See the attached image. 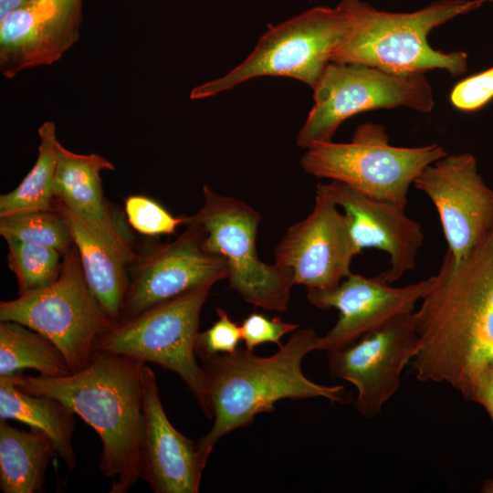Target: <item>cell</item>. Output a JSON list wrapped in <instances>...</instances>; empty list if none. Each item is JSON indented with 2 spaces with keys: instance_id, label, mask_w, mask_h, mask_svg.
Segmentation results:
<instances>
[{
  "instance_id": "f546056e",
  "label": "cell",
  "mask_w": 493,
  "mask_h": 493,
  "mask_svg": "<svg viewBox=\"0 0 493 493\" xmlns=\"http://www.w3.org/2000/svg\"><path fill=\"white\" fill-rule=\"evenodd\" d=\"M298 329V324L283 321L279 317L269 319L259 313H251L240 325L242 341L246 349L251 351L257 346L267 342L276 343L280 347L281 338Z\"/></svg>"
},
{
  "instance_id": "5bb4252c",
  "label": "cell",
  "mask_w": 493,
  "mask_h": 493,
  "mask_svg": "<svg viewBox=\"0 0 493 493\" xmlns=\"http://www.w3.org/2000/svg\"><path fill=\"white\" fill-rule=\"evenodd\" d=\"M418 342L412 313L328 351L329 372L356 388L354 406L360 414L376 417L398 391L403 371L416 354Z\"/></svg>"
},
{
  "instance_id": "cb8c5ba5",
  "label": "cell",
  "mask_w": 493,
  "mask_h": 493,
  "mask_svg": "<svg viewBox=\"0 0 493 493\" xmlns=\"http://www.w3.org/2000/svg\"><path fill=\"white\" fill-rule=\"evenodd\" d=\"M34 369L42 376L71 373L59 349L44 335L16 322L0 323V377Z\"/></svg>"
},
{
  "instance_id": "4dcf8cb0",
  "label": "cell",
  "mask_w": 493,
  "mask_h": 493,
  "mask_svg": "<svg viewBox=\"0 0 493 493\" xmlns=\"http://www.w3.org/2000/svg\"><path fill=\"white\" fill-rule=\"evenodd\" d=\"M469 401L483 406L493 423V362L487 364L480 372L471 391Z\"/></svg>"
},
{
  "instance_id": "e0dca14e",
  "label": "cell",
  "mask_w": 493,
  "mask_h": 493,
  "mask_svg": "<svg viewBox=\"0 0 493 493\" xmlns=\"http://www.w3.org/2000/svg\"><path fill=\"white\" fill-rule=\"evenodd\" d=\"M316 190L343 210L360 252L375 248L389 255L390 267L381 273L387 283L415 267L425 236L421 225L405 214L404 207L367 196L340 181L318 184Z\"/></svg>"
},
{
  "instance_id": "5b68a950",
  "label": "cell",
  "mask_w": 493,
  "mask_h": 493,
  "mask_svg": "<svg viewBox=\"0 0 493 493\" xmlns=\"http://www.w3.org/2000/svg\"><path fill=\"white\" fill-rule=\"evenodd\" d=\"M350 27V16L341 3L334 8L316 6L270 26L241 64L194 88L190 98L213 97L265 76L291 78L314 89Z\"/></svg>"
},
{
  "instance_id": "2e32d148",
  "label": "cell",
  "mask_w": 493,
  "mask_h": 493,
  "mask_svg": "<svg viewBox=\"0 0 493 493\" xmlns=\"http://www.w3.org/2000/svg\"><path fill=\"white\" fill-rule=\"evenodd\" d=\"M83 0H32L0 19V71L50 65L78 41Z\"/></svg>"
},
{
  "instance_id": "ffe728a7",
  "label": "cell",
  "mask_w": 493,
  "mask_h": 493,
  "mask_svg": "<svg viewBox=\"0 0 493 493\" xmlns=\"http://www.w3.org/2000/svg\"><path fill=\"white\" fill-rule=\"evenodd\" d=\"M54 206L65 217L79 252L86 281L103 309L121 320L129 289L131 262L102 235L61 203Z\"/></svg>"
},
{
  "instance_id": "8fae6325",
  "label": "cell",
  "mask_w": 493,
  "mask_h": 493,
  "mask_svg": "<svg viewBox=\"0 0 493 493\" xmlns=\"http://www.w3.org/2000/svg\"><path fill=\"white\" fill-rule=\"evenodd\" d=\"M185 226V230L173 241L152 246L142 255H137L131 263L121 320L205 282L227 278L226 260L204 247V227L192 215L186 216Z\"/></svg>"
},
{
  "instance_id": "7c38bea8",
  "label": "cell",
  "mask_w": 493,
  "mask_h": 493,
  "mask_svg": "<svg viewBox=\"0 0 493 493\" xmlns=\"http://www.w3.org/2000/svg\"><path fill=\"white\" fill-rule=\"evenodd\" d=\"M414 186L435 205L455 264L464 259L493 226V190L468 152L442 157L426 166Z\"/></svg>"
},
{
  "instance_id": "9c48e42d",
  "label": "cell",
  "mask_w": 493,
  "mask_h": 493,
  "mask_svg": "<svg viewBox=\"0 0 493 493\" xmlns=\"http://www.w3.org/2000/svg\"><path fill=\"white\" fill-rule=\"evenodd\" d=\"M312 89L313 106L296 138L306 150L332 142L344 121L363 111L406 107L429 113L435 106L424 73H393L359 63H330Z\"/></svg>"
},
{
  "instance_id": "277c9868",
  "label": "cell",
  "mask_w": 493,
  "mask_h": 493,
  "mask_svg": "<svg viewBox=\"0 0 493 493\" xmlns=\"http://www.w3.org/2000/svg\"><path fill=\"white\" fill-rule=\"evenodd\" d=\"M493 0H441L412 13L379 11L360 0H341L351 18L348 35L331 62L359 63L401 74L444 69L464 74L467 54L444 53L427 41L431 30Z\"/></svg>"
},
{
  "instance_id": "7a4b0ae2",
  "label": "cell",
  "mask_w": 493,
  "mask_h": 493,
  "mask_svg": "<svg viewBox=\"0 0 493 493\" xmlns=\"http://www.w3.org/2000/svg\"><path fill=\"white\" fill-rule=\"evenodd\" d=\"M146 363L97 351L82 370L59 377L16 373L22 392L54 397L80 416L102 443L100 468L110 493H125L141 475L143 435L142 370Z\"/></svg>"
},
{
  "instance_id": "1f68e13d",
  "label": "cell",
  "mask_w": 493,
  "mask_h": 493,
  "mask_svg": "<svg viewBox=\"0 0 493 493\" xmlns=\"http://www.w3.org/2000/svg\"><path fill=\"white\" fill-rule=\"evenodd\" d=\"M32 0H0V19Z\"/></svg>"
},
{
  "instance_id": "83f0119b",
  "label": "cell",
  "mask_w": 493,
  "mask_h": 493,
  "mask_svg": "<svg viewBox=\"0 0 493 493\" xmlns=\"http://www.w3.org/2000/svg\"><path fill=\"white\" fill-rule=\"evenodd\" d=\"M217 320L196 338L195 351L201 360L217 354H231L238 349L242 341L240 326L234 322L227 312L216 309Z\"/></svg>"
},
{
  "instance_id": "44dd1931",
  "label": "cell",
  "mask_w": 493,
  "mask_h": 493,
  "mask_svg": "<svg viewBox=\"0 0 493 493\" xmlns=\"http://www.w3.org/2000/svg\"><path fill=\"white\" fill-rule=\"evenodd\" d=\"M75 414L61 401L22 392L9 377H0V419H15L47 434L68 471L77 465L72 446Z\"/></svg>"
},
{
  "instance_id": "ac0fdd59",
  "label": "cell",
  "mask_w": 493,
  "mask_h": 493,
  "mask_svg": "<svg viewBox=\"0 0 493 493\" xmlns=\"http://www.w3.org/2000/svg\"><path fill=\"white\" fill-rule=\"evenodd\" d=\"M143 435L140 478L155 493H197L210 452L199 439L182 435L163 407L156 376L146 364L142 370Z\"/></svg>"
},
{
  "instance_id": "30bf717a",
  "label": "cell",
  "mask_w": 493,
  "mask_h": 493,
  "mask_svg": "<svg viewBox=\"0 0 493 493\" xmlns=\"http://www.w3.org/2000/svg\"><path fill=\"white\" fill-rule=\"evenodd\" d=\"M204 204L193 215L205 231L204 247L222 257L228 267L229 288L266 310L284 312L294 285L291 270L263 262L256 238L260 214L244 201L203 186Z\"/></svg>"
},
{
  "instance_id": "52a82bcc",
  "label": "cell",
  "mask_w": 493,
  "mask_h": 493,
  "mask_svg": "<svg viewBox=\"0 0 493 493\" xmlns=\"http://www.w3.org/2000/svg\"><path fill=\"white\" fill-rule=\"evenodd\" d=\"M0 321L22 324L49 339L71 373L89 364L98 342L116 323L91 292L74 244L53 283L0 302Z\"/></svg>"
},
{
  "instance_id": "8992f818",
  "label": "cell",
  "mask_w": 493,
  "mask_h": 493,
  "mask_svg": "<svg viewBox=\"0 0 493 493\" xmlns=\"http://www.w3.org/2000/svg\"><path fill=\"white\" fill-rule=\"evenodd\" d=\"M443 146L398 147L383 126L357 127L350 142H326L306 150L302 169L318 178L342 182L363 194L405 208L408 193L423 170L446 156Z\"/></svg>"
},
{
  "instance_id": "4316f807",
  "label": "cell",
  "mask_w": 493,
  "mask_h": 493,
  "mask_svg": "<svg viewBox=\"0 0 493 493\" xmlns=\"http://www.w3.org/2000/svg\"><path fill=\"white\" fill-rule=\"evenodd\" d=\"M124 209L132 228L146 236L174 234L180 225H186V216H174L159 203L144 195L129 196Z\"/></svg>"
},
{
  "instance_id": "d4e9b609",
  "label": "cell",
  "mask_w": 493,
  "mask_h": 493,
  "mask_svg": "<svg viewBox=\"0 0 493 493\" xmlns=\"http://www.w3.org/2000/svg\"><path fill=\"white\" fill-rule=\"evenodd\" d=\"M0 235L5 240H18L51 247L64 256L74 242L60 211L51 209L0 216Z\"/></svg>"
},
{
  "instance_id": "9a60e30c",
  "label": "cell",
  "mask_w": 493,
  "mask_h": 493,
  "mask_svg": "<svg viewBox=\"0 0 493 493\" xmlns=\"http://www.w3.org/2000/svg\"><path fill=\"white\" fill-rule=\"evenodd\" d=\"M429 278L393 287L383 277L351 273L330 290H308L309 302L320 309H336L339 319L323 336L318 350L331 351L348 346L393 321L412 314L424 296Z\"/></svg>"
},
{
  "instance_id": "d6986e66",
  "label": "cell",
  "mask_w": 493,
  "mask_h": 493,
  "mask_svg": "<svg viewBox=\"0 0 493 493\" xmlns=\"http://www.w3.org/2000/svg\"><path fill=\"white\" fill-rule=\"evenodd\" d=\"M114 165L97 153L61 149L54 182V200L61 203L111 243L130 262L137 257L125 224L109 207L100 173Z\"/></svg>"
},
{
  "instance_id": "4fadbf2b",
  "label": "cell",
  "mask_w": 493,
  "mask_h": 493,
  "mask_svg": "<svg viewBox=\"0 0 493 493\" xmlns=\"http://www.w3.org/2000/svg\"><path fill=\"white\" fill-rule=\"evenodd\" d=\"M275 263L292 271L294 285L330 290L352 272L356 247L344 213L316 190L312 211L290 226L274 249Z\"/></svg>"
},
{
  "instance_id": "ba28073f",
  "label": "cell",
  "mask_w": 493,
  "mask_h": 493,
  "mask_svg": "<svg viewBox=\"0 0 493 493\" xmlns=\"http://www.w3.org/2000/svg\"><path fill=\"white\" fill-rule=\"evenodd\" d=\"M205 282L182 295L116 322L100 340L97 351L152 362L176 373L212 419L203 366L196 360L195 343L201 310L213 285Z\"/></svg>"
},
{
  "instance_id": "f1b7e54d",
  "label": "cell",
  "mask_w": 493,
  "mask_h": 493,
  "mask_svg": "<svg viewBox=\"0 0 493 493\" xmlns=\"http://www.w3.org/2000/svg\"><path fill=\"white\" fill-rule=\"evenodd\" d=\"M450 102L461 111H475L493 100V67L457 82L450 92Z\"/></svg>"
},
{
  "instance_id": "d6a6232c",
  "label": "cell",
  "mask_w": 493,
  "mask_h": 493,
  "mask_svg": "<svg viewBox=\"0 0 493 493\" xmlns=\"http://www.w3.org/2000/svg\"><path fill=\"white\" fill-rule=\"evenodd\" d=\"M481 492L483 493H493V479H489L484 482Z\"/></svg>"
},
{
  "instance_id": "603a6c76",
  "label": "cell",
  "mask_w": 493,
  "mask_h": 493,
  "mask_svg": "<svg viewBox=\"0 0 493 493\" xmlns=\"http://www.w3.org/2000/svg\"><path fill=\"white\" fill-rule=\"evenodd\" d=\"M38 136L37 161L18 186L1 194L0 216L54 207L55 175L63 145L52 121H47L38 128Z\"/></svg>"
},
{
  "instance_id": "6da1fadb",
  "label": "cell",
  "mask_w": 493,
  "mask_h": 493,
  "mask_svg": "<svg viewBox=\"0 0 493 493\" xmlns=\"http://www.w3.org/2000/svg\"><path fill=\"white\" fill-rule=\"evenodd\" d=\"M413 312L418 336L412 371L423 383H446L469 401L493 362V226L455 264L446 251Z\"/></svg>"
},
{
  "instance_id": "3957f363",
  "label": "cell",
  "mask_w": 493,
  "mask_h": 493,
  "mask_svg": "<svg viewBox=\"0 0 493 493\" xmlns=\"http://www.w3.org/2000/svg\"><path fill=\"white\" fill-rule=\"evenodd\" d=\"M319 340L313 329H298L267 357L237 349L202 360L214 419L210 431L199 438L203 448L211 453L223 436L252 424L257 414L272 412L282 399L323 397L331 403H349L350 394L342 385L317 383L302 372L305 356L318 350Z\"/></svg>"
},
{
  "instance_id": "484cf974",
  "label": "cell",
  "mask_w": 493,
  "mask_h": 493,
  "mask_svg": "<svg viewBox=\"0 0 493 493\" xmlns=\"http://www.w3.org/2000/svg\"><path fill=\"white\" fill-rule=\"evenodd\" d=\"M7 243V264L17 281L18 296L33 293L58 277L63 256L56 249L18 240Z\"/></svg>"
},
{
  "instance_id": "7402d4cb",
  "label": "cell",
  "mask_w": 493,
  "mask_h": 493,
  "mask_svg": "<svg viewBox=\"0 0 493 493\" xmlns=\"http://www.w3.org/2000/svg\"><path fill=\"white\" fill-rule=\"evenodd\" d=\"M58 455L42 431L16 429L0 419V488L4 493L41 492L47 465Z\"/></svg>"
}]
</instances>
